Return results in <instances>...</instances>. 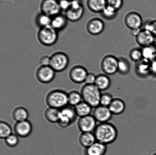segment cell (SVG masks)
Listing matches in <instances>:
<instances>
[{
    "label": "cell",
    "instance_id": "obj_23",
    "mask_svg": "<svg viewBox=\"0 0 156 155\" xmlns=\"http://www.w3.org/2000/svg\"><path fill=\"white\" fill-rule=\"evenodd\" d=\"M113 115H118L124 111L126 106L123 100L119 98H114L108 107Z\"/></svg>",
    "mask_w": 156,
    "mask_h": 155
},
{
    "label": "cell",
    "instance_id": "obj_2",
    "mask_svg": "<svg viewBox=\"0 0 156 155\" xmlns=\"http://www.w3.org/2000/svg\"><path fill=\"white\" fill-rule=\"evenodd\" d=\"M95 84H86L83 86L81 91L82 100L93 108L100 105L102 93Z\"/></svg>",
    "mask_w": 156,
    "mask_h": 155
},
{
    "label": "cell",
    "instance_id": "obj_20",
    "mask_svg": "<svg viewBox=\"0 0 156 155\" xmlns=\"http://www.w3.org/2000/svg\"><path fill=\"white\" fill-rule=\"evenodd\" d=\"M87 5L93 13H101L107 6L106 0H87Z\"/></svg>",
    "mask_w": 156,
    "mask_h": 155
},
{
    "label": "cell",
    "instance_id": "obj_34",
    "mask_svg": "<svg viewBox=\"0 0 156 155\" xmlns=\"http://www.w3.org/2000/svg\"><path fill=\"white\" fill-rule=\"evenodd\" d=\"M129 56L131 60L135 62L143 59V56L141 48L133 49L130 52Z\"/></svg>",
    "mask_w": 156,
    "mask_h": 155
},
{
    "label": "cell",
    "instance_id": "obj_5",
    "mask_svg": "<svg viewBox=\"0 0 156 155\" xmlns=\"http://www.w3.org/2000/svg\"><path fill=\"white\" fill-rule=\"evenodd\" d=\"M84 13V8L81 0L71 1L69 8L65 11V16L68 21L76 22L81 19Z\"/></svg>",
    "mask_w": 156,
    "mask_h": 155
},
{
    "label": "cell",
    "instance_id": "obj_44",
    "mask_svg": "<svg viewBox=\"0 0 156 155\" xmlns=\"http://www.w3.org/2000/svg\"><path fill=\"white\" fill-rule=\"evenodd\" d=\"M153 155H156V153H155V154H154Z\"/></svg>",
    "mask_w": 156,
    "mask_h": 155
},
{
    "label": "cell",
    "instance_id": "obj_36",
    "mask_svg": "<svg viewBox=\"0 0 156 155\" xmlns=\"http://www.w3.org/2000/svg\"><path fill=\"white\" fill-rule=\"evenodd\" d=\"M19 140L16 135L12 134L5 139V142L8 146L10 147H16L19 143Z\"/></svg>",
    "mask_w": 156,
    "mask_h": 155
},
{
    "label": "cell",
    "instance_id": "obj_30",
    "mask_svg": "<svg viewBox=\"0 0 156 155\" xmlns=\"http://www.w3.org/2000/svg\"><path fill=\"white\" fill-rule=\"evenodd\" d=\"M68 103L70 105L76 106L82 102L81 93L76 91H72L68 93Z\"/></svg>",
    "mask_w": 156,
    "mask_h": 155
},
{
    "label": "cell",
    "instance_id": "obj_13",
    "mask_svg": "<svg viewBox=\"0 0 156 155\" xmlns=\"http://www.w3.org/2000/svg\"><path fill=\"white\" fill-rule=\"evenodd\" d=\"M92 115L97 122L99 123L108 122L112 117V114L108 107L99 105L93 109Z\"/></svg>",
    "mask_w": 156,
    "mask_h": 155
},
{
    "label": "cell",
    "instance_id": "obj_3",
    "mask_svg": "<svg viewBox=\"0 0 156 155\" xmlns=\"http://www.w3.org/2000/svg\"><path fill=\"white\" fill-rule=\"evenodd\" d=\"M46 102L50 107L63 109L69 104L68 94L59 89L51 91L47 96Z\"/></svg>",
    "mask_w": 156,
    "mask_h": 155
},
{
    "label": "cell",
    "instance_id": "obj_38",
    "mask_svg": "<svg viewBox=\"0 0 156 155\" xmlns=\"http://www.w3.org/2000/svg\"><path fill=\"white\" fill-rule=\"evenodd\" d=\"M156 37V19L149 21L145 24L144 28Z\"/></svg>",
    "mask_w": 156,
    "mask_h": 155
},
{
    "label": "cell",
    "instance_id": "obj_39",
    "mask_svg": "<svg viewBox=\"0 0 156 155\" xmlns=\"http://www.w3.org/2000/svg\"><path fill=\"white\" fill-rule=\"evenodd\" d=\"M96 76L93 73H88L85 79V83L86 84H94L95 83Z\"/></svg>",
    "mask_w": 156,
    "mask_h": 155
},
{
    "label": "cell",
    "instance_id": "obj_26",
    "mask_svg": "<svg viewBox=\"0 0 156 155\" xmlns=\"http://www.w3.org/2000/svg\"><path fill=\"white\" fill-rule=\"evenodd\" d=\"M61 116V110L54 108H48L45 110V116L49 122L56 123L58 122Z\"/></svg>",
    "mask_w": 156,
    "mask_h": 155
},
{
    "label": "cell",
    "instance_id": "obj_22",
    "mask_svg": "<svg viewBox=\"0 0 156 155\" xmlns=\"http://www.w3.org/2000/svg\"><path fill=\"white\" fill-rule=\"evenodd\" d=\"M80 143L86 148L92 145L96 142L94 133L92 132L82 133L79 138Z\"/></svg>",
    "mask_w": 156,
    "mask_h": 155
},
{
    "label": "cell",
    "instance_id": "obj_9",
    "mask_svg": "<svg viewBox=\"0 0 156 155\" xmlns=\"http://www.w3.org/2000/svg\"><path fill=\"white\" fill-rule=\"evenodd\" d=\"M40 8L42 13L51 18L60 14L62 10L58 0H43Z\"/></svg>",
    "mask_w": 156,
    "mask_h": 155
},
{
    "label": "cell",
    "instance_id": "obj_24",
    "mask_svg": "<svg viewBox=\"0 0 156 155\" xmlns=\"http://www.w3.org/2000/svg\"><path fill=\"white\" fill-rule=\"evenodd\" d=\"M111 80L105 74H99L96 76L94 84L101 91L108 89L111 85Z\"/></svg>",
    "mask_w": 156,
    "mask_h": 155
},
{
    "label": "cell",
    "instance_id": "obj_40",
    "mask_svg": "<svg viewBox=\"0 0 156 155\" xmlns=\"http://www.w3.org/2000/svg\"><path fill=\"white\" fill-rule=\"evenodd\" d=\"M59 2L61 10L65 11L68 10L71 5V1L68 0H60Z\"/></svg>",
    "mask_w": 156,
    "mask_h": 155
},
{
    "label": "cell",
    "instance_id": "obj_4",
    "mask_svg": "<svg viewBox=\"0 0 156 155\" xmlns=\"http://www.w3.org/2000/svg\"><path fill=\"white\" fill-rule=\"evenodd\" d=\"M58 37V31L51 25L41 27L37 33L39 42L46 46H51L54 45L57 42Z\"/></svg>",
    "mask_w": 156,
    "mask_h": 155
},
{
    "label": "cell",
    "instance_id": "obj_6",
    "mask_svg": "<svg viewBox=\"0 0 156 155\" xmlns=\"http://www.w3.org/2000/svg\"><path fill=\"white\" fill-rule=\"evenodd\" d=\"M69 63L68 56L62 52L54 53L50 57L49 65L55 72H62L66 69Z\"/></svg>",
    "mask_w": 156,
    "mask_h": 155
},
{
    "label": "cell",
    "instance_id": "obj_28",
    "mask_svg": "<svg viewBox=\"0 0 156 155\" xmlns=\"http://www.w3.org/2000/svg\"><path fill=\"white\" fill-rule=\"evenodd\" d=\"M118 60V72L122 75L129 73L131 69V65L129 61L123 57H120Z\"/></svg>",
    "mask_w": 156,
    "mask_h": 155
},
{
    "label": "cell",
    "instance_id": "obj_10",
    "mask_svg": "<svg viewBox=\"0 0 156 155\" xmlns=\"http://www.w3.org/2000/svg\"><path fill=\"white\" fill-rule=\"evenodd\" d=\"M55 72L50 65H41L37 70L36 77L41 83H48L54 79Z\"/></svg>",
    "mask_w": 156,
    "mask_h": 155
},
{
    "label": "cell",
    "instance_id": "obj_42",
    "mask_svg": "<svg viewBox=\"0 0 156 155\" xmlns=\"http://www.w3.org/2000/svg\"><path fill=\"white\" fill-rule=\"evenodd\" d=\"M50 57L48 56H44L41 58L40 63L41 65H49Z\"/></svg>",
    "mask_w": 156,
    "mask_h": 155
},
{
    "label": "cell",
    "instance_id": "obj_21",
    "mask_svg": "<svg viewBox=\"0 0 156 155\" xmlns=\"http://www.w3.org/2000/svg\"><path fill=\"white\" fill-rule=\"evenodd\" d=\"M68 21L65 15L60 13L52 17L51 25L58 31L62 30L66 27Z\"/></svg>",
    "mask_w": 156,
    "mask_h": 155
},
{
    "label": "cell",
    "instance_id": "obj_14",
    "mask_svg": "<svg viewBox=\"0 0 156 155\" xmlns=\"http://www.w3.org/2000/svg\"><path fill=\"white\" fill-rule=\"evenodd\" d=\"M97 122L94 116L90 115L80 117L78 121V126L82 133H93L98 125Z\"/></svg>",
    "mask_w": 156,
    "mask_h": 155
},
{
    "label": "cell",
    "instance_id": "obj_8",
    "mask_svg": "<svg viewBox=\"0 0 156 155\" xmlns=\"http://www.w3.org/2000/svg\"><path fill=\"white\" fill-rule=\"evenodd\" d=\"M124 22L126 26L132 31L140 30L143 25L141 15L135 12L127 13L124 18Z\"/></svg>",
    "mask_w": 156,
    "mask_h": 155
},
{
    "label": "cell",
    "instance_id": "obj_31",
    "mask_svg": "<svg viewBox=\"0 0 156 155\" xmlns=\"http://www.w3.org/2000/svg\"><path fill=\"white\" fill-rule=\"evenodd\" d=\"M51 17L41 13L37 17L36 24L40 28L48 26L51 25Z\"/></svg>",
    "mask_w": 156,
    "mask_h": 155
},
{
    "label": "cell",
    "instance_id": "obj_43",
    "mask_svg": "<svg viewBox=\"0 0 156 155\" xmlns=\"http://www.w3.org/2000/svg\"><path fill=\"white\" fill-rule=\"evenodd\" d=\"M68 1H73V0H68Z\"/></svg>",
    "mask_w": 156,
    "mask_h": 155
},
{
    "label": "cell",
    "instance_id": "obj_19",
    "mask_svg": "<svg viewBox=\"0 0 156 155\" xmlns=\"http://www.w3.org/2000/svg\"><path fill=\"white\" fill-rule=\"evenodd\" d=\"M107 145L96 141L85 150L86 155H105L107 151Z\"/></svg>",
    "mask_w": 156,
    "mask_h": 155
},
{
    "label": "cell",
    "instance_id": "obj_25",
    "mask_svg": "<svg viewBox=\"0 0 156 155\" xmlns=\"http://www.w3.org/2000/svg\"><path fill=\"white\" fill-rule=\"evenodd\" d=\"M92 108L88 103L83 101L75 106L74 109L77 116L82 117L91 115Z\"/></svg>",
    "mask_w": 156,
    "mask_h": 155
},
{
    "label": "cell",
    "instance_id": "obj_37",
    "mask_svg": "<svg viewBox=\"0 0 156 155\" xmlns=\"http://www.w3.org/2000/svg\"><path fill=\"white\" fill-rule=\"evenodd\" d=\"M107 5L110 6L119 11L123 4V0H106Z\"/></svg>",
    "mask_w": 156,
    "mask_h": 155
},
{
    "label": "cell",
    "instance_id": "obj_12",
    "mask_svg": "<svg viewBox=\"0 0 156 155\" xmlns=\"http://www.w3.org/2000/svg\"><path fill=\"white\" fill-rule=\"evenodd\" d=\"M135 36L136 42L141 48L154 45L156 42V37L144 28L139 30Z\"/></svg>",
    "mask_w": 156,
    "mask_h": 155
},
{
    "label": "cell",
    "instance_id": "obj_32",
    "mask_svg": "<svg viewBox=\"0 0 156 155\" xmlns=\"http://www.w3.org/2000/svg\"><path fill=\"white\" fill-rule=\"evenodd\" d=\"M143 58L150 60L156 54V46L155 44L143 47L141 48Z\"/></svg>",
    "mask_w": 156,
    "mask_h": 155
},
{
    "label": "cell",
    "instance_id": "obj_29",
    "mask_svg": "<svg viewBox=\"0 0 156 155\" xmlns=\"http://www.w3.org/2000/svg\"><path fill=\"white\" fill-rule=\"evenodd\" d=\"M118 13V11L110 6L107 5L101 14L103 19L106 20L111 21L115 19L117 16Z\"/></svg>",
    "mask_w": 156,
    "mask_h": 155
},
{
    "label": "cell",
    "instance_id": "obj_7",
    "mask_svg": "<svg viewBox=\"0 0 156 155\" xmlns=\"http://www.w3.org/2000/svg\"><path fill=\"white\" fill-rule=\"evenodd\" d=\"M118 59L114 56H105L101 62V69L107 75H114L118 72Z\"/></svg>",
    "mask_w": 156,
    "mask_h": 155
},
{
    "label": "cell",
    "instance_id": "obj_1",
    "mask_svg": "<svg viewBox=\"0 0 156 155\" xmlns=\"http://www.w3.org/2000/svg\"><path fill=\"white\" fill-rule=\"evenodd\" d=\"M93 133L96 141L105 145L112 143L118 136L117 128L113 124L108 122L99 123Z\"/></svg>",
    "mask_w": 156,
    "mask_h": 155
},
{
    "label": "cell",
    "instance_id": "obj_35",
    "mask_svg": "<svg viewBox=\"0 0 156 155\" xmlns=\"http://www.w3.org/2000/svg\"><path fill=\"white\" fill-rule=\"evenodd\" d=\"M112 95L108 93H102L101 96L100 105L105 107H108L113 101Z\"/></svg>",
    "mask_w": 156,
    "mask_h": 155
},
{
    "label": "cell",
    "instance_id": "obj_11",
    "mask_svg": "<svg viewBox=\"0 0 156 155\" xmlns=\"http://www.w3.org/2000/svg\"><path fill=\"white\" fill-rule=\"evenodd\" d=\"M77 116L74 109L66 106L61 110L60 118L58 124L60 127L66 128L76 120Z\"/></svg>",
    "mask_w": 156,
    "mask_h": 155
},
{
    "label": "cell",
    "instance_id": "obj_27",
    "mask_svg": "<svg viewBox=\"0 0 156 155\" xmlns=\"http://www.w3.org/2000/svg\"><path fill=\"white\" fill-rule=\"evenodd\" d=\"M29 113L27 109L23 107L15 109L12 113L13 119L17 122L27 120Z\"/></svg>",
    "mask_w": 156,
    "mask_h": 155
},
{
    "label": "cell",
    "instance_id": "obj_18",
    "mask_svg": "<svg viewBox=\"0 0 156 155\" xmlns=\"http://www.w3.org/2000/svg\"><path fill=\"white\" fill-rule=\"evenodd\" d=\"M135 69L137 75L141 77H146L151 74L150 60L144 58L135 62Z\"/></svg>",
    "mask_w": 156,
    "mask_h": 155
},
{
    "label": "cell",
    "instance_id": "obj_41",
    "mask_svg": "<svg viewBox=\"0 0 156 155\" xmlns=\"http://www.w3.org/2000/svg\"><path fill=\"white\" fill-rule=\"evenodd\" d=\"M150 62L151 74L156 76V54L152 59L150 60Z\"/></svg>",
    "mask_w": 156,
    "mask_h": 155
},
{
    "label": "cell",
    "instance_id": "obj_33",
    "mask_svg": "<svg viewBox=\"0 0 156 155\" xmlns=\"http://www.w3.org/2000/svg\"><path fill=\"white\" fill-rule=\"evenodd\" d=\"M12 134V130L10 126L4 121L0 123V137L5 139Z\"/></svg>",
    "mask_w": 156,
    "mask_h": 155
},
{
    "label": "cell",
    "instance_id": "obj_15",
    "mask_svg": "<svg viewBox=\"0 0 156 155\" xmlns=\"http://www.w3.org/2000/svg\"><path fill=\"white\" fill-rule=\"evenodd\" d=\"M88 73V71L84 67L76 65L70 70L69 76L70 79L74 83H80L85 82Z\"/></svg>",
    "mask_w": 156,
    "mask_h": 155
},
{
    "label": "cell",
    "instance_id": "obj_17",
    "mask_svg": "<svg viewBox=\"0 0 156 155\" xmlns=\"http://www.w3.org/2000/svg\"><path fill=\"white\" fill-rule=\"evenodd\" d=\"M14 130L16 134L22 138L27 137L30 136L33 130L32 124L30 121L25 120L17 122Z\"/></svg>",
    "mask_w": 156,
    "mask_h": 155
},
{
    "label": "cell",
    "instance_id": "obj_16",
    "mask_svg": "<svg viewBox=\"0 0 156 155\" xmlns=\"http://www.w3.org/2000/svg\"><path fill=\"white\" fill-rule=\"evenodd\" d=\"M105 28V23L100 18H92L87 22L86 29L88 32L93 35L100 34Z\"/></svg>",
    "mask_w": 156,
    "mask_h": 155
}]
</instances>
